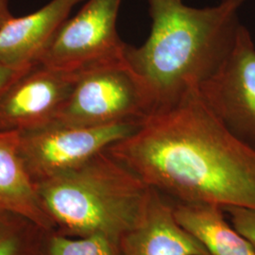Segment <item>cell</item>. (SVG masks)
I'll return each instance as SVG.
<instances>
[{"label":"cell","instance_id":"obj_8","mask_svg":"<svg viewBox=\"0 0 255 255\" xmlns=\"http://www.w3.org/2000/svg\"><path fill=\"white\" fill-rule=\"evenodd\" d=\"M80 73L38 64L0 96V132L29 131L54 122Z\"/></svg>","mask_w":255,"mask_h":255},{"label":"cell","instance_id":"obj_6","mask_svg":"<svg viewBox=\"0 0 255 255\" xmlns=\"http://www.w3.org/2000/svg\"><path fill=\"white\" fill-rule=\"evenodd\" d=\"M142 122H121L95 128L46 127L20 132L19 153L35 184L106 150L133 133Z\"/></svg>","mask_w":255,"mask_h":255},{"label":"cell","instance_id":"obj_4","mask_svg":"<svg viewBox=\"0 0 255 255\" xmlns=\"http://www.w3.org/2000/svg\"><path fill=\"white\" fill-rule=\"evenodd\" d=\"M149 117L146 96L127 62L80 73L52 124L95 128L121 122H143Z\"/></svg>","mask_w":255,"mask_h":255},{"label":"cell","instance_id":"obj_12","mask_svg":"<svg viewBox=\"0 0 255 255\" xmlns=\"http://www.w3.org/2000/svg\"><path fill=\"white\" fill-rule=\"evenodd\" d=\"M174 215L210 255H255L254 246L234 228L221 206L180 202L174 206Z\"/></svg>","mask_w":255,"mask_h":255},{"label":"cell","instance_id":"obj_10","mask_svg":"<svg viewBox=\"0 0 255 255\" xmlns=\"http://www.w3.org/2000/svg\"><path fill=\"white\" fill-rule=\"evenodd\" d=\"M122 255H210L177 221L174 207L152 188L135 226L119 240Z\"/></svg>","mask_w":255,"mask_h":255},{"label":"cell","instance_id":"obj_15","mask_svg":"<svg viewBox=\"0 0 255 255\" xmlns=\"http://www.w3.org/2000/svg\"><path fill=\"white\" fill-rule=\"evenodd\" d=\"M222 208L234 228L248 239L255 249V210L237 206Z\"/></svg>","mask_w":255,"mask_h":255},{"label":"cell","instance_id":"obj_3","mask_svg":"<svg viewBox=\"0 0 255 255\" xmlns=\"http://www.w3.org/2000/svg\"><path fill=\"white\" fill-rule=\"evenodd\" d=\"M35 185L56 232L119 242L135 226L152 191L106 150Z\"/></svg>","mask_w":255,"mask_h":255},{"label":"cell","instance_id":"obj_17","mask_svg":"<svg viewBox=\"0 0 255 255\" xmlns=\"http://www.w3.org/2000/svg\"><path fill=\"white\" fill-rule=\"evenodd\" d=\"M11 17L12 15L9 10V0H0V27Z\"/></svg>","mask_w":255,"mask_h":255},{"label":"cell","instance_id":"obj_18","mask_svg":"<svg viewBox=\"0 0 255 255\" xmlns=\"http://www.w3.org/2000/svg\"><path fill=\"white\" fill-rule=\"evenodd\" d=\"M0 229H1V215H0Z\"/></svg>","mask_w":255,"mask_h":255},{"label":"cell","instance_id":"obj_5","mask_svg":"<svg viewBox=\"0 0 255 255\" xmlns=\"http://www.w3.org/2000/svg\"><path fill=\"white\" fill-rule=\"evenodd\" d=\"M122 0H88L67 19L39 64L66 72L82 73L126 61L127 44L118 32Z\"/></svg>","mask_w":255,"mask_h":255},{"label":"cell","instance_id":"obj_14","mask_svg":"<svg viewBox=\"0 0 255 255\" xmlns=\"http://www.w3.org/2000/svg\"><path fill=\"white\" fill-rule=\"evenodd\" d=\"M41 255H122L119 241L101 235L71 237L45 231Z\"/></svg>","mask_w":255,"mask_h":255},{"label":"cell","instance_id":"obj_9","mask_svg":"<svg viewBox=\"0 0 255 255\" xmlns=\"http://www.w3.org/2000/svg\"><path fill=\"white\" fill-rule=\"evenodd\" d=\"M83 0H51L41 9L11 17L0 27V63L16 68L39 64L75 6Z\"/></svg>","mask_w":255,"mask_h":255},{"label":"cell","instance_id":"obj_7","mask_svg":"<svg viewBox=\"0 0 255 255\" xmlns=\"http://www.w3.org/2000/svg\"><path fill=\"white\" fill-rule=\"evenodd\" d=\"M198 93L229 130L255 147V46L243 25L223 64Z\"/></svg>","mask_w":255,"mask_h":255},{"label":"cell","instance_id":"obj_16","mask_svg":"<svg viewBox=\"0 0 255 255\" xmlns=\"http://www.w3.org/2000/svg\"><path fill=\"white\" fill-rule=\"evenodd\" d=\"M31 67L16 68L0 63V96L12 82L17 80L21 75L27 72Z\"/></svg>","mask_w":255,"mask_h":255},{"label":"cell","instance_id":"obj_13","mask_svg":"<svg viewBox=\"0 0 255 255\" xmlns=\"http://www.w3.org/2000/svg\"><path fill=\"white\" fill-rule=\"evenodd\" d=\"M44 232L23 217L1 215L0 255H41Z\"/></svg>","mask_w":255,"mask_h":255},{"label":"cell","instance_id":"obj_1","mask_svg":"<svg viewBox=\"0 0 255 255\" xmlns=\"http://www.w3.org/2000/svg\"><path fill=\"white\" fill-rule=\"evenodd\" d=\"M106 151L180 202L255 210V147L229 130L198 90Z\"/></svg>","mask_w":255,"mask_h":255},{"label":"cell","instance_id":"obj_2","mask_svg":"<svg viewBox=\"0 0 255 255\" xmlns=\"http://www.w3.org/2000/svg\"><path fill=\"white\" fill-rule=\"evenodd\" d=\"M146 2L149 35L142 46L128 45L125 59L152 117L172 109L217 72L235 45L247 0H221L206 8L182 0Z\"/></svg>","mask_w":255,"mask_h":255},{"label":"cell","instance_id":"obj_11","mask_svg":"<svg viewBox=\"0 0 255 255\" xmlns=\"http://www.w3.org/2000/svg\"><path fill=\"white\" fill-rule=\"evenodd\" d=\"M20 131L0 132V215L13 214L55 231L19 153Z\"/></svg>","mask_w":255,"mask_h":255}]
</instances>
